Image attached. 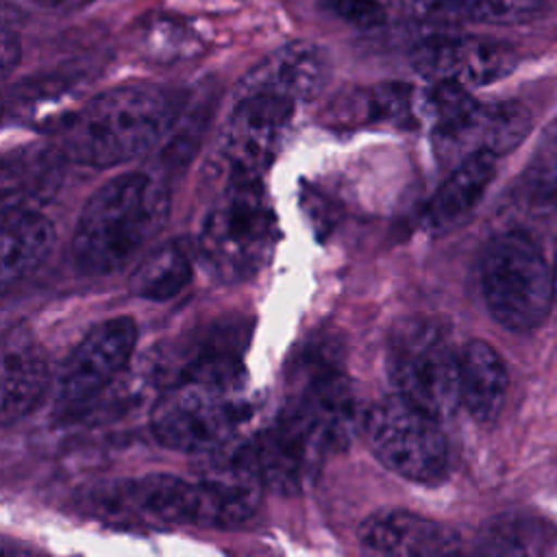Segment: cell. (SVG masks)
<instances>
[{
    "label": "cell",
    "mask_w": 557,
    "mask_h": 557,
    "mask_svg": "<svg viewBox=\"0 0 557 557\" xmlns=\"http://www.w3.org/2000/svg\"><path fill=\"white\" fill-rule=\"evenodd\" d=\"M170 194L144 172H128L100 185L76 222L72 255L83 274H111L126 265L163 226Z\"/></svg>",
    "instance_id": "1"
},
{
    "label": "cell",
    "mask_w": 557,
    "mask_h": 557,
    "mask_svg": "<svg viewBox=\"0 0 557 557\" xmlns=\"http://www.w3.org/2000/svg\"><path fill=\"white\" fill-rule=\"evenodd\" d=\"M174 117L176 100L170 91L154 85L115 87L70 115L63 150L76 163L113 168L154 148Z\"/></svg>",
    "instance_id": "2"
},
{
    "label": "cell",
    "mask_w": 557,
    "mask_h": 557,
    "mask_svg": "<svg viewBox=\"0 0 557 557\" xmlns=\"http://www.w3.org/2000/svg\"><path fill=\"white\" fill-rule=\"evenodd\" d=\"M252 405L244 381L178 379L165 383L150 413L154 440L181 453L224 448L250 418Z\"/></svg>",
    "instance_id": "3"
},
{
    "label": "cell",
    "mask_w": 557,
    "mask_h": 557,
    "mask_svg": "<svg viewBox=\"0 0 557 557\" xmlns=\"http://www.w3.org/2000/svg\"><path fill=\"white\" fill-rule=\"evenodd\" d=\"M276 237V215L259 183L233 181L205 218L198 252L220 281H242L268 263Z\"/></svg>",
    "instance_id": "4"
},
{
    "label": "cell",
    "mask_w": 557,
    "mask_h": 557,
    "mask_svg": "<svg viewBox=\"0 0 557 557\" xmlns=\"http://www.w3.org/2000/svg\"><path fill=\"white\" fill-rule=\"evenodd\" d=\"M481 292L500 326L513 333L533 331L555 302L553 265L527 233H500L481 257Z\"/></svg>",
    "instance_id": "5"
},
{
    "label": "cell",
    "mask_w": 557,
    "mask_h": 557,
    "mask_svg": "<svg viewBox=\"0 0 557 557\" xmlns=\"http://www.w3.org/2000/svg\"><path fill=\"white\" fill-rule=\"evenodd\" d=\"M424 113L433 124V144L442 157L466 159L474 152L496 157L513 150L531 128V113L520 102H476L466 87L431 83Z\"/></svg>",
    "instance_id": "6"
},
{
    "label": "cell",
    "mask_w": 557,
    "mask_h": 557,
    "mask_svg": "<svg viewBox=\"0 0 557 557\" xmlns=\"http://www.w3.org/2000/svg\"><path fill=\"white\" fill-rule=\"evenodd\" d=\"M385 361L396 392L435 418L461 405L459 352L433 320H400L389 333Z\"/></svg>",
    "instance_id": "7"
},
{
    "label": "cell",
    "mask_w": 557,
    "mask_h": 557,
    "mask_svg": "<svg viewBox=\"0 0 557 557\" xmlns=\"http://www.w3.org/2000/svg\"><path fill=\"white\" fill-rule=\"evenodd\" d=\"M437 420L396 394L372 403L361 426L370 450L385 468L416 483H435L448 466V446Z\"/></svg>",
    "instance_id": "8"
},
{
    "label": "cell",
    "mask_w": 557,
    "mask_h": 557,
    "mask_svg": "<svg viewBox=\"0 0 557 557\" xmlns=\"http://www.w3.org/2000/svg\"><path fill=\"white\" fill-rule=\"evenodd\" d=\"M87 511L117 527L163 529L200 524L205 520L202 490L198 479L174 474H146L104 483L85 498Z\"/></svg>",
    "instance_id": "9"
},
{
    "label": "cell",
    "mask_w": 557,
    "mask_h": 557,
    "mask_svg": "<svg viewBox=\"0 0 557 557\" xmlns=\"http://www.w3.org/2000/svg\"><path fill=\"white\" fill-rule=\"evenodd\" d=\"M329 448L322 431L298 405L285 409L259 435L239 446L263 485L281 492L300 490Z\"/></svg>",
    "instance_id": "10"
},
{
    "label": "cell",
    "mask_w": 557,
    "mask_h": 557,
    "mask_svg": "<svg viewBox=\"0 0 557 557\" xmlns=\"http://www.w3.org/2000/svg\"><path fill=\"white\" fill-rule=\"evenodd\" d=\"M294 109L296 102L272 94H235L220 141V157L233 181H257L272 163Z\"/></svg>",
    "instance_id": "11"
},
{
    "label": "cell",
    "mask_w": 557,
    "mask_h": 557,
    "mask_svg": "<svg viewBox=\"0 0 557 557\" xmlns=\"http://www.w3.org/2000/svg\"><path fill=\"white\" fill-rule=\"evenodd\" d=\"M137 342L131 318H111L89 331L57 374L61 403H85L98 396L126 368Z\"/></svg>",
    "instance_id": "12"
},
{
    "label": "cell",
    "mask_w": 557,
    "mask_h": 557,
    "mask_svg": "<svg viewBox=\"0 0 557 557\" xmlns=\"http://www.w3.org/2000/svg\"><path fill=\"white\" fill-rule=\"evenodd\" d=\"M411 65L429 83H450L470 89L507 76L516 67V54L498 41L440 35L413 48Z\"/></svg>",
    "instance_id": "13"
},
{
    "label": "cell",
    "mask_w": 557,
    "mask_h": 557,
    "mask_svg": "<svg viewBox=\"0 0 557 557\" xmlns=\"http://www.w3.org/2000/svg\"><path fill=\"white\" fill-rule=\"evenodd\" d=\"M331 76V61L313 41H289L261 59L237 85V94H272L292 102L318 96Z\"/></svg>",
    "instance_id": "14"
},
{
    "label": "cell",
    "mask_w": 557,
    "mask_h": 557,
    "mask_svg": "<svg viewBox=\"0 0 557 557\" xmlns=\"http://www.w3.org/2000/svg\"><path fill=\"white\" fill-rule=\"evenodd\" d=\"M359 544L374 555H446L459 550L455 529L411 511H379L359 527Z\"/></svg>",
    "instance_id": "15"
},
{
    "label": "cell",
    "mask_w": 557,
    "mask_h": 557,
    "mask_svg": "<svg viewBox=\"0 0 557 557\" xmlns=\"http://www.w3.org/2000/svg\"><path fill=\"white\" fill-rule=\"evenodd\" d=\"M50 381L48 363L41 348L24 337L9 335L2 346V376H0V416L2 422L24 418L44 396Z\"/></svg>",
    "instance_id": "16"
},
{
    "label": "cell",
    "mask_w": 557,
    "mask_h": 557,
    "mask_svg": "<svg viewBox=\"0 0 557 557\" xmlns=\"http://www.w3.org/2000/svg\"><path fill=\"white\" fill-rule=\"evenodd\" d=\"M461 405L476 422H494L505 407L509 392V372L498 350L472 339L459 350Z\"/></svg>",
    "instance_id": "17"
},
{
    "label": "cell",
    "mask_w": 557,
    "mask_h": 557,
    "mask_svg": "<svg viewBox=\"0 0 557 557\" xmlns=\"http://www.w3.org/2000/svg\"><path fill=\"white\" fill-rule=\"evenodd\" d=\"M496 159L492 152H474L455 165L426 205L424 218L433 231L455 228L474 211L496 174Z\"/></svg>",
    "instance_id": "18"
},
{
    "label": "cell",
    "mask_w": 557,
    "mask_h": 557,
    "mask_svg": "<svg viewBox=\"0 0 557 557\" xmlns=\"http://www.w3.org/2000/svg\"><path fill=\"white\" fill-rule=\"evenodd\" d=\"M302 396L296 405L322 431L331 448L344 446L357 422V396L339 368L320 370L305 376Z\"/></svg>",
    "instance_id": "19"
},
{
    "label": "cell",
    "mask_w": 557,
    "mask_h": 557,
    "mask_svg": "<svg viewBox=\"0 0 557 557\" xmlns=\"http://www.w3.org/2000/svg\"><path fill=\"white\" fill-rule=\"evenodd\" d=\"M54 244L52 222L35 209H17L4 213L0 278L9 287L35 272Z\"/></svg>",
    "instance_id": "20"
},
{
    "label": "cell",
    "mask_w": 557,
    "mask_h": 557,
    "mask_svg": "<svg viewBox=\"0 0 557 557\" xmlns=\"http://www.w3.org/2000/svg\"><path fill=\"white\" fill-rule=\"evenodd\" d=\"M420 113V91L403 83H385L370 89L344 94L329 107V122L359 126V124H396L407 126Z\"/></svg>",
    "instance_id": "21"
},
{
    "label": "cell",
    "mask_w": 557,
    "mask_h": 557,
    "mask_svg": "<svg viewBox=\"0 0 557 557\" xmlns=\"http://www.w3.org/2000/svg\"><path fill=\"white\" fill-rule=\"evenodd\" d=\"M59 178V159L44 148H28L4 157L0 183L2 213L44 202L54 194Z\"/></svg>",
    "instance_id": "22"
},
{
    "label": "cell",
    "mask_w": 557,
    "mask_h": 557,
    "mask_svg": "<svg viewBox=\"0 0 557 557\" xmlns=\"http://www.w3.org/2000/svg\"><path fill=\"white\" fill-rule=\"evenodd\" d=\"M394 4L420 22H483L518 24L535 17L542 0H394Z\"/></svg>",
    "instance_id": "23"
},
{
    "label": "cell",
    "mask_w": 557,
    "mask_h": 557,
    "mask_svg": "<svg viewBox=\"0 0 557 557\" xmlns=\"http://www.w3.org/2000/svg\"><path fill=\"white\" fill-rule=\"evenodd\" d=\"M191 278V261L181 244L152 252L131 276V292L146 300H170Z\"/></svg>",
    "instance_id": "24"
},
{
    "label": "cell",
    "mask_w": 557,
    "mask_h": 557,
    "mask_svg": "<svg viewBox=\"0 0 557 557\" xmlns=\"http://www.w3.org/2000/svg\"><path fill=\"white\" fill-rule=\"evenodd\" d=\"M524 181L535 194H557V117L542 133L527 165Z\"/></svg>",
    "instance_id": "25"
},
{
    "label": "cell",
    "mask_w": 557,
    "mask_h": 557,
    "mask_svg": "<svg viewBox=\"0 0 557 557\" xmlns=\"http://www.w3.org/2000/svg\"><path fill=\"white\" fill-rule=\"evenodd\" d=\"M531 527L527 520L509 518V520H496L490 524V529L483 535V550L487 553H531L535 550Z\"/></svg>",
    "instance_id": "26"
},
{
    "label": "cell",
    "mask_w": 557,
    "mask_h": 557,
    "mask_svg": "<svg viewBox=\"0 0 557 557\" xmlns=\"http://www.w3.org/2000/svg\"><path fill=\"white\" fill-rule=\"evenodd\" d=\"M320 4L335 17L359 28H374L385 22V7L379 0H320Z\"/></svg>",
    "instance_id": "27"
},
{
    "label": "cell",
    "mask_w": 557,
    "mask_h": 557,
    "mask_svg": "<svg viewBox=\"0 0 557 557\" xmlns=\"http://www.w3.org/2000/svg\"><path fill=\"white\" fill-rule=\"evenodd\" d=\"M17 61H20V41L13 35L11 26L4 22V28H2V70H4V74H9Z\"/></svg>",
    "instance_id": "28"
},
{
    "label": "cell",
    "mask_w": 557,
    "mask_h": 557,
    "mask_svg": "<svg viewBox=\"0 0 557 557\" xmlns=\"http://www.w3.org/2000/svg\"><path fill=\"white\" fill-rule=\"evenodd\" d=\"M553 278H555V300H557V250H555V261H553Z\"/></svg>",
    "instance_id": "29"
}]
</instances>
